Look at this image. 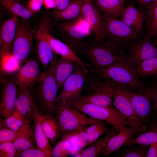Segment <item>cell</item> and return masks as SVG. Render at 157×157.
Listing matches in <instances>:
<instances>
[{
    "instance_id": "48",
    "label": "cell",
    "mask_w": 157,
    "mask_h": 157,
    "mask_svg": "<svg viewBox=\"0 0 157 157\" xmlns=\"http://www.w3.org/2000/svg\"><path fill=\"white\" fill-rule=\"evenodd\" d=\"M157 5V0H152L149 6L147 8L146 13L151 11Z\"/></svg>"
},
{
    "instance_id": "23",
    "label": "cell",
    "mask_w": 157,
    "mask_h": 157,
    "mask_svg": "<svg viewBox=\"0 0 157 157\" xmlns=\"http://www.w3.org/2000/svg\"><path fill=\"white\" fill-rule=\"evenodd\" d=\"M88 126L63 134L62 138L67 141L69 155L74 156L86 147L87 138L86 129Z\"/></svg>"
},
{
    "instance_id": "34",
    "label": "cell",
    "mask_w": 157,
    "mask_h": 157,
    "mask_svg": "<svg viewBox=\"0 0 157 157\" xmlns=\"http://www.w3.org/2000/svg\"><path fill=\"white\" fill-rule=\"evenodd\" d=\"M1 5L6 9L24 20H29L33 15L27 8L15 0H1Z\"/></svg>"
},
{
    "instance_id": "38",
    "label": "cell",
    "mask_w": 157,
    "mask_h": 157,
    "mask_svg": "<svg viewBox=\"0 0 157 157\" xmlns=\"http://www.w3.org/2000/svg\"><path fill=\"white\" fill-rule=\"evenodd\" d=\"M13 142L17 151L16 154L35 147L36 143L34 133L22 135L15 139Z\"/></svg>"
},
{
    "instance_id": "41",
    "label": "cell",
    "mask_w": 157,
    "mask_h": 157,
    "mask_svg": "<svg viewBox=\"0 0 157 157\" xmlns=\"http://www.w3.org/2000/svg\"><path fill=\"white\" fill-rule=\"evenodd\" d=\"M15 157H49V156L43 150L34 147L17 154Z\"/></svg>"
},
{
    "instance_id": "24",
    "label": "cell",
    "mask_w": 157,
    "mask_h": 157,
    "mask_svg": "<svg viewBox=\"0 0 157 157\" xmlns=\"http://www.w3.org/2000/svg\"><path fill=\"white\" fill-rule=\"evenodd\" d=\"M35 38L36 40L37 53L45 72L57 54L54 51L46 38L37 31H35Z\"/></svg>"
},
{
    "instance_id": "9",
    "label": "cell",
    "mask_w": 157,
    "mask_h": 157,
    "mask_svg": "<svg viewBox=\"0 0 157 157\" xmlns=\"http://www.w3.org/2000/svg\"><path fill=\"white\" fill-rule=\"evenodd\" d=\"M104 83L113 89V106L126 117L128 125L138 133L146 131L144 125L136 114L130 101L125 94L122 85L112 81L104 79Z\"/></svg>"
},
{
    "instance_id": "20",
    "label": "cell",
    "mask_w": 157,
    "mask_h": 157,
    "mask_svg": "<svg viewBox=\"0 0 157 157\" xmlns=\"http://www.w3.org/2000/svg\"><path fill=\"white\" fill-rule=\"evenodd\" d=\"M137 133L136 131L132 127L121 126L117 133L110 139L101 154L106 156L115 152L133 138L134 135Z\"/></svg>"
},
{
    "instance_id": "39",
    "label": "cell",
    "mask_w": 157,
    "mask_h": 157,
    "mask_svg": "<svg viewBox=\"0 0 157 157\" xmlns=\"http://www.w3.org/2000/svg\"><path fill=\"white\" fill-rule=\"evenodd\" d=\"M69 155L67 141L62 138L52 149V157H67Z\"/></svg>"
},
{
    "instance_id": "47",
    "label": "cell",
    "mask_w": 157,
    "mask_h": 157,
    "mask_svg": "<svg viewBox=\"0 0 157 157\" xmlns=\"http://www.w3.org/2000/svg\"><path fill=\"white\" fill-rule=\"evenodd\" d=\"M141 6L147 10L151 3L152 0H136Z\"/></svg>"
},
{
    "instance_id": "32",
    "label": "cell",
    "mask_w": 157,
    "mask_h": 157,
    "mask_svg": "<svg viewBox=\"0 0 157 157\" xmlns=\"http://www.w3.org/2000/svg\"><path fill=\"white\" fill-rule=\"evenodd\" d=\"M91 118V123L86 129L87 138L86 146L93 143L101 135L105 134L108 130L102 120Z\"/></svg>"
},
{
    "instance_id": "18",
    "label": "cell",
    "mask_w": 157,
    "mask_h": 157,
    "mask_svg": "<svg viewBox=\"0 0 157 157\" xmlns=\"http://www.w3.org/2000/svg\"><path fill=\"white\" fill-rule=\"evenodd\" d=\"M36 107L31 93V90L18 87L16 108L31 123L33 121Z\"/></svg>"
},
{
    "instance_id": "50",
    "label": "cell",
    "mask_w": 157,
    "mask_h": 157,
    "mask_svg": "<svg viewBox=\"0 0 157 157\" xmlns=\"http://www.w3.org/2000/svg\"><path fill=\"white\" fill-rule=\"evenodd\" d=\"M122 3L124 4V0H119Z\"/></svg>"
},
{
    "instance_id": "31",
    "label": "cell",
    "mask_w": 157,
    "mask_h": 157,
    "mask_svg": "<svg viewBox=\"0 0 157 157\" xmlns=\"http://www.w3.org/2000/svg\"><path fill=\"white\" fill-rule=\"evenodd\" d=\"M97 6L103 13L118 18L125 7L119 0H94Z\"/></svg>"
},
{
    "instance_id": "13",
    "label": "cell",
    "mask_w": 157,
    "mask_h": 157,
    "mask_svg": "<svg viewBox=\"0 0 157 157\" xmlns=\"http://www.w3.org/2000/svg\"><path fill=\"white\" fill-rule=\"evenodd\" d=\"M88 71L87 67L80 66L64 82L61 91L57 97L56 102L69 103L79 101Z\"/></svg>"
},
{
    "instance_id": "19",
    "label": "cell",
    "mask_w": 157,
    "mask_h": 157,
    "mask_svg": "<svg viewBox=\"0 0 157 157\" xmlns=\"http://www.w3.org/2000/svg\"><path fill=\"white\" fill-rule=\"evenodd\" d=\"M119 17L120 20L132 28L143 33L144 23L146 19V14L133 3L125 7Z\"/></svg>"
},
{
    "instance_id": "17",
    "label": "cell",
    "mask_w": 157,
    "mask_h": 157,
    "mask_svg": "<svg viewBox=\"0 0 157 157\" xmlns=\"http://www.w3.org/2000/svg\"><path fill=\"white\" fill-rule=\"evenodd\" d=\"M82 16L90 26L95 35V40L104 43L102 35V15L91 0H84L82 10Z\"/></svg>"
},
{
    "instance_id": "14",
    "label": "cell",
    "mask_w": 157,
    "mask_h": 157,
    "mask_svg": "<svg viewBox=\"0 0 157 157\" xmlns=\"http://www.w3.org/2000/svg\"><path fill=\"white\" fill-rule=\"evenodd\" d=\"M122 86L125 94L140 121L144 125L148 124L150 119L152 109L150 86H147V91L142 92L131 91L124 85Z\"/></svg>"
},
{
    "instance_id": "3",
    "label": "cell",
    "mask_w": 157,
    "mask_h": 157,
    "mask_svg": "<svg viewBox=\"0 0 157 157\" xmlns=\"http://www.w3.org/2000/svg\"><path fill=\"white\" fill-rule=\"evenodd\" d=\"M56 56L44 72V75L36 86L31 90L35 105L42 115H52L54 113L57 94L58 90L55 77L58 61Z\"/></svg>"
},
{
    "instance_id": "45",
    "label": "cell",
    "mask_w": 157,
    "mask_h": 157,
    "mask_svg": "<svg viewBox=\"0 0 157 157\" xmlns=\"http://www.w3.org/2000/svg\"><path fill=\"white\" fill-rule=\"evenodd\" d=\"M147 157H157V142L149 144Z\"/></svg>"
},
{
    "instance_id": "12",
    "label": "cell",
    "mask_w": 157,
    "mask_h": 157,
    "mask_svg": "<svg viewBox=\"0 0 157 157\" xmlns=\"http://www.w3.org/2000/svg\"><path fill=\"white\" fill-rule=\"evenodd\" d=\"M146 34L129 46L125 56L130 65L136 68L144 61L157 57V47Z\"/></svg>"
},
{
    "instance_id": "16",
    "label": "cell",
    "mask_w": 157,
    "mask_h": 157,
    "mask_svg": "<svg viewBox=\"0 0 157 157\" xmlns=\"http://www.w3.org/2000/svg\"><path fill=\"white\" fill-rule=\"evenodd\" d=\"M1 83L2 90L0 114L1 117L4 119L10 116L16 108L18 86L13 76L5 77Z\"/></svg>"
},
{
    "instance_id": "5",
    "label": "cell",
    "mask_w": 157,
    "mask_h": 157,
    "mask_svg": "<svg viewBox=\"0 0 157 157\" xmlns=\"http://www.w3.org/2000/svg\"><path fill=\"white\" fill-rule=\"evenodd\" d=\"M83 90L88 94L82 95L79 101L102 106L113 107V88L102 82L89 71L85 76Z\"/></svg>"
},
{
    "instance_id": "33",
    "label": "cell",
    "mask_w": 157,
    "mask_h": 157,
    "mask_svg": "<svg viewBox=\"0 0 157 157\" xmlns=\"http://www.w3.org/2000/svg\"><path fill=\"white\" fill-rule=\"evenodd\" d=\"M135 69L140 77H151L157 81V57L144 61Z\"/></svg>"
},
{
    "instance_id": "51",
    "label": "cell",
    "mask_w": 157,
    "mask_h": 157,
    "mask_svg": "<svg viewBox=\"0 0 157 157\" xmlns=\"http://www.w3.org/2000/svg\"><path fill=\"white\" fill-rule=\"evenodd\" d=\"M156 45H157V40H156V41L154 43Z\"/></svg>"
},
{
    "instance_id": "8",
    "label": "cell",
    "mask_w": 157,
    "mask_h": 157,
    "mask_svg": "<svg viewBox=\"0 0 157 157\" xmlns=\"http://www.w3.org/2000/svg\"><path fill=\"white\" fill-rule=\"evenodd\" d=\"M54 25L63 35L64 42L75 52L92 30L82 16L71 21L57 22Z\"/></svg>"
},
{
    "instance_id": "28",
    "label": "cell",
    "mask_w": 157,
    "mask_h": 157,
    "mask_svg": "<svg viewBox=\"0 0 157 157\" xmlns=\"http://www.w3.org/2000/svg\"><path fill=\"white\" fill-rule=\"evenodd\" d=\"M118 131L113 127L108 129L105 135L86 149H84L81 157H95L101 154L109 140Z\"/></svg>"
},
{
    "instance_id": "30",
    "label": "cell",
    "mask_w": 157,
    "mask_h": 157,
    "mask_svg": "<svg viewBox=\"0 0 157 157\" xmlns=\"http://www.w3.org/2000/svg\"><path fill=\"white\" fill-rule=\"evenodd\" d=\"M30 123L15 108L8 117L3 119L0 118V128L16 131L28 125Z\"/></svg>"
},
{
    "instance_id": "7",
    "label": "cell",
    "mask_w": 157,
    "mask_h": 157,
    "mask_svg": "<svg viewBox=\"0 0 157 157\" xmlns=\"http://www.w3.org/2000/svg\"><path fill=\"white\" fill-rule=\"evenodd\" d=\"M68 104L90 117L105 121L118 132L121 126L128 125L125 116L114 107L102 106L79 101Z\"/></svg>"
},
{
    "instance_id": "35",
    "label": "cell",
    "mask_w": 157,
    "mask_h": 157,
    "mask_svg": "<svg viewBox=\"0 0 157 157\" xmlns=\"http://www.w3.org/2000/svg\"><path fill=\"white\" fill-rule=\"evenodd\" d=\"M0 128V144L4 142H13L22 135L34 133L30 124L16 131L4 128Z\"/></svg>"
},
{
    "instance_id": "44",
    "label": "cell",
    "mask_w": 157,
    "mask_h": 157,
    "mask_svg": "<svg viewBox=\"0 0 157 157\" xmlns=\"http://www.w3.org/2000/svg\"><path fill=\"white\" fill-rule=\"evenodd\" d=\"M71 0H55L54 10H63L66 8L69 5Z\"/></svg>"
},
{
    "instance_id": "4",
    "label": "cell",
    "mask_w": 157,
    "mask_h": 157,
    "mask_svg": "<svg viewBox=\"0 0 157 157\" xmlns=\"http://www.w3.org/2000/svg\"><path fill=\"white\" fill-rule=\"evenodd\" d=\"M85 61L87 67L96 68L110 65L127 59L122 57L104 42L100 43L95 39L84 41L75 52Z\"/></svg>"
},
{
    "instance_id": "2",
    "label": "cell",
    "mask_w": 157,
    "mask_h": 157,
    "mask_svg": "<svg viewBox=\"0 0 157 157\" xmlns=\"http://www.w3.org/2000/svg\"><path fill=\"white\" fill-rule=\"evenodd\" d=\"M88 70L99 79L112 81L131 91L144 92L147 90V86L142 82L136 69L127 59L105 66L89 67Z\"/></svg>"
},
{
    "instance_id": "37",
    "label": "cell",
    "mask_w": 157,
    "mask_h": 157,
    "mask_svg": "<svg viewBox=\"0 0 157 157\" xmlns=\"http://www.w3.org/2000/svg\"><path fill=\"white\" fill-rule=\"evenodd\" d=\"M146 14V19L144 26L146 34L150 35L155 42L157 40V5Z\"/></svg>"
},
{
    "instance_id": "26",
    "label": "cell",
    "mask_w": 157,
    "mask_h": 157,
    "mask_svg": "<svg viewBox=\"0 0 157 157\" xmlns=\"http://www.w3.org/2000/svg\"><path fill=\"white\" fill-rule=\"evenodd\" d=\"M80 66L78 63L73 60L62 57L58 60L55 77L58 90L65 81Z\"/></svg>"
},
{
    "instance_id": "11",
    "label": "cell",
    "mask_w": 157,
    "mask_h": 157,
    "mask_svg": "<svg viewBox=\"0 0 157 157\" xmlns=\"http://www.w3.org/2000/svg\"><path fill=\"white\" fill-rule=\"evenodd\" d=\"M51 19L47 15L40 20L36 31L40 33L49 42L55 53L61 57L75 61L83 67L86 64L66 44L54 37L51 32Z\"/></svg>"
},
{
    "instance_id": "6",
    "label": "cell",
    "mask_w": 157,
    "mask_h": 157,
    "mask_svg": "<svg viewBox=\"0 0 157 157\" xmlns=\"http://www.w3.org/2000/svg\"><path fill=\"white\" fill-rule=\"evenodd\" d=\"M54 113L61 135L89 126L91 124L90 117L65 102H56Z\"/></svg>"
},
{
    "instance_id": "43",
    "label": "cell",
    "mask_w": 157,
    "mask_h": 157,
    "mask_svg": "<svg viewBox=\"0 0 157 157\" xmlns=\"http://www.w3.org/2000/svg\"><path fill=\"white\" fill-rule=\"evenodd\" d=\"M152 101V112L157 121V92L153 87L150 86Z\"/></svg>"
},
{
    "instance_id": "40",
    "label": "cell",
    "mask_w": 157,
    "mask_h": 157,
    "mask_svg": "<svg viewBox=\"0 0 157 157\" xmlns=\"http://www.w3.org/2000/svg\"><path fill=\"white\" fill-rule=\"evenodd\" d=\"M16 153L17 151L13 142L0 144V157H15Z\"/></svg>"
},
{
    "instance_id": "25",
    "label": "cell",
    "mask_w": 157,
    "mask_h": 157,
    "mask_svg": "<svg viewBox=\"0 0 157 157\" xmlns=\"http://www.w3.org/2000/svg\"><path fill=\"white\" fill-rule=\"evenodd\" d=\"M84 1V0H71L65 9L61 10H54L52 13V17L60 22L71 21L79 18L82 17V8Z\"/></svg>"
},
{
    "instance_id": "46",
    "label": "cell",
    "mask_w": 157,
    "mask_h": 157,
    "mask_svg": "<svg viewBox=\"0 0 157 157\" xmlns=\"http://www.w3.org/2000/svg\"><path fill=\"white\" fill-rule=\"evenodd\" d=\"M43 5L47 9H54L55 0H44Z\"/></svg>"
},
{
    "instance_id": "22",
    "label": "cell",
    "mask_w": 157,
    "mask_h": 157,
    "mask_svg": "<svg viewBox=\"0 0 157 157\" xmlns=\"http://www.w3.org/2000/svg\"><path fill=\"white\" fill-rule=\"evenodd\" d=\"M146 131L134 138H132L124 145L130 146L136 144L147 146L152 143L157 142V121L152 112L149 123L144 125Z\"/></svg>"
},
{
    "instance_id": "1",
    "label": "cell",
    "mask_w": 157,
    "mask_h": 157,
    "mask_svg": "<svg viewBox=\"0 0 157 157\" xmlns=\"http://www.w3.org/2000/svg\"><path fill=\"white\" fill-rule=\"evenodd\" d=\"M102 16L103 40L121 56H125L129 45L144 35L117 18L104 13Z\"/></svg>"
},
{
    "instance_id": "36",
    "label": "cell",
    "mask_w": 157,
    "mask_h": 157,
    "mask_svg": "<svg viewBox=\"0 0 157 157\" xmlns=\"http://www.w3.org/2000/svg\"><path fill=\"white\" fill-rule=\"evenodd\" d=\"M124 146L120 147L115 152L116 156L119 157H147L148 149L147 146Z\"/></svg>"
},
{
    "instance_id": "52",
    "label": "cell",
    "mask_w": 157,
    "mask_h": 157,
    "mask_svg": "<svg viewBox=\"0 0 157 157\" xmlns=\"http://www.w3.org/2000/svg\"></svg>"
},
{
    "instance_id": "42",
    "label": "cell",
    "mask_w": 157,
    "mask_h": 157,
    "mask_svg": "<svg viewBox=\"0 0 157 157\" xmlns=\"http://www.w3.org/2000/svg\"><path fill=\"white\" fill-rule=\"evenodd\" d=\"M44 0H29L26 8L33 15L39 12L43 5Z\"/></svg>"
},
{
    "instance_id": "49",
    "label": "cell",
    "mask_w": 157,
    "mask_h": 157,
    "mask_svg": "<svg viewBox=\"0 0 157 157\" xmlns=\"http://www.w3.org/2000/svg\"><path fill=\"white\" fill-rule=\"evenodd\" d=\"M152 86L157 92V81H154Z\"/></svg>"
},
{
    "instance_id": "29",
    "label": "cell",
    "mask_w": 157,
    "mask_h": 157,
    "mask_svg": "<svg viewBox=\"0 0 157 157\" xmlns=\"http://www.w3.org/2000/svg\"><path fill=\"white\" fill-rule=\"evenodd\" d=\"M41 124L43 131L49 142L54 143L61 134L60 127L52 115H42Z\"/></svg>"
},
{
    "instance_id": "27",
    "label": "cell",
    "mask_w": 157,
    "mask_h": 157,
    "mask_svg": "<svg viewBox=\"0 0 157 157\" xmlns=\"http://www.w3.org/2000/svg\"><path fill=\"white\" fill-rule=\"evenodd\" d=\"M42 115L36 107L33 121L34 126V133L36 147L46 152L49 157H52V148L50 142L43 131L41 124Z\"/></svg>"
},
{
    "instance_id": "21",
    "label": "cell",
    "mask_w": 157,
    "mask_h": 157,
    "mask_svg": "<svg viewBox=\"0 0 157 157\" xmlns=\"http://www.w3.org/2000/svg\"><path fill=\"white\" fill-rule=\"evenodd\" d=\"M19 17L13 14L2 25L0 30L1 50L12 51Z\"/></svg>"
},
{
    "instance_id": "10",
    "label": "cell",
    "mask_w": 157,
    "mask_h": 157,
    "mask_svg": "<svg viewBox=\"0 0 157 157\" xmlns=\"http://www.w3.org/2000/svg\"><path fill=\"white\" fill-rule=\"evenodd\" d=\"M28 20L19 18L12 53L20 62L26 61L32 52L35 31Z\"/></svg>"
},
{
    "instance_id": "15",
    "label": "cell",
    "mask_w": 157,
    "mask_h": 157,
    "mask_svg": "<svg viewBox=\"0 0 157 157\" xmlns=\"http://www.w3.org/2000/svg\"><path fill=\"white\" fill-rule=\"evenodd\" d=\"M44 74L40 70L38 60L33 58L27 61L13 77L18 87L32 90Z\"/></svg>"
}]
</instances>
